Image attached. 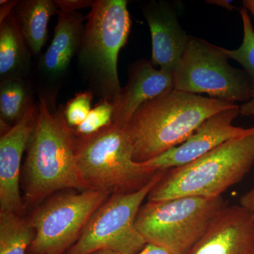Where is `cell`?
Segmentation results:
<instances>
[{
    "label": "cell",
    "mask_w": 254,
    "mask_h": 254,
    "mask_svg": "<svg viewBox=\"0 0 254 254\" xmlns=\"http://www.w3.org/2000/svg\"><path fill=\"white\" fill-rule=\"evenodd\" d=\"M168 170H158L148 183L131 192H115L95 210L77 242L65 254H93L110 251L137 254L147 242L136 226L142 203Z\"/></svg>",
    "instance_id": "cell-7"
},
{
    "label": "cell",
    "mask_w": 254,
    "mask_h": 254,
    "mask_svg": "<svg viewBox=\"0 0 254 254\" xmlns=\"http://www.w3.org/2000/svg\"><path fill=\"white\" fill-rule=\"evenodd\" d=\"M58 8L51 0L18 1L12 14L31 54L41 53L48 38L50 18L58 14Z\"/></svg>",
    "instance_id": "cell-16"
},
{
    "label": "cell",
    "mask_w": 254,
    "mask_h": 254,
    "mask_svg": "<svg viewBox=\"0 0 254 254\" xmlns=\"http://www.w3.org/2000/svg\"><path fill=\"white\" fill-rule=\"evenodd\" d=\"M224 48L190 36L173 72L174 89L208 95L227 103H245L252 95V83L245 70L229 63Z\"/></svg>",
    "instance_id": "cell-8"
},
{
    "label": "cell",
    "mask_w": 254,
    "mask_h": 254,
    "mask_svg": "<svg viewBox=\"0 0 254 254\" xmlns=\"http://www.w3.org/2000/svg\"><path fill=\"white\" fill-rule=\"evenodd\" d=\"M240 205L250 211L254 216V187L241 196Z\"/></svg>",
    "instance_id": "cell-25"
},
{
    "label": "cell",
    "mask_w": 254,
    "mask_h": 254,
    "mask_svg": "<svg viewBox=\"0 0 254 254\" xmlns=\"http://www.w3.org/2000/svg\"><path fill=\"white\" fill-rule=\"evenodd\" d=\"M186 254H254V215L240 205H227Z\"/></svg>",
    "instance_id": "cell-13"
},
{
    "label": "cell",
    "mask_w": 254,
    "mask_h": 254,
    "mask_svg": "<svg viewBox=\"0 0 254 254\" xmlns=\"http://www.w3.org/2000/svg\"><path fill=\"white\" fill-rule=\"evenodd\" d=\"M242 4H243V7L250 11L254 16V0H244L242 1Z\"/></svg>",
    "instance_id": "cell-28"
},
{
    "label": "cell",
    "mask_w": 254,
    "mask_h": 254,
    "mask_svg": "<svg viewBox=\"0 0 254 254\" xmlns=\"http://www.w3.org/2000/svg\"><path fill=\"white\" fill-rule=\"evenodd\" d=\"M18 2V1L1 0L0 1V23L12 14L15 6H16Z\"/></svg>",
    "instance_id": "cell-24"
},
{
    "label": "cell",
    "mask_w": 254,
    "mask_h": 254,
    "mask_svg": "<svg viewBox=\"0 0 254 254\" xmlns=\"http://www.w3.org/2000/svg\"><path fill=\"white\" fill-rule=\"evenodd\" d=\"M232 1H229V0H209V1H206L207 4L221 6V7L229 10V11H233V10L237 9V8L232 4Z\"/></svg>",
    "instance_id": "cell-27"
},
{
    "label": "cell",
    "mask_w": 254,
    "mask_h": 254,
    "mask_svg": "<svg viewBox=\"0 0 254 254\" xmlns=\"http://www.w3.org/2000/svg\"><path fill=\"white\" fill-rule=\"evenodd\" d=\"M76 137L63 108L52 110L39 96L38 113L24 164V197L29 204L66 189L90 190L82 178L76 158Z\"/></svg>",
    "instance_id": "cell-2"
},
{
    "label": "cell",
    "mask_w": 254,
    "mask_h": 254,
    "mask_svg": "<svg viewBox=\"0 0 254 254\" xmlns=\"http://www.w3.org/2000/svg\"><path fill=\"white\" fill-rule=\"evenodd\" d=\"M239 115L238 105L215 114L203 122L182 144L143 163L154 171L180 168L194 161L225 142L253 134L254 127L243 128L232 125Z\"/></svg>",
    "instance_id": "cell-10"
},
{
    "label": "cell",
    "mask_w": 254,
    "mask_h": 254,
    "mask_svg": "<svg viewBox=\"0 0 254 254\" xmlns=\"http://www.w3.org/2000/svg\"><path fill=\"white\" fill-rule=\"evenodd\" d=\"M173 89V73L156 69L149 60H138L128 67L126 86L113 103V124L126 128L142 105Z\"/></svg>",
    "instance_id": "cell-15"
},
{
    "label": "cell",
    "mask_w": 254,
    "mask_h": 254,
    "mask_svg": "<svg viewBox=\"0 0 254 254\" xmlns=\"http://www.w3.org/2000/svg\"><path fill=\"white\" fill-rule=\"evenodd\" d=\"M137 254H172L168 251L158 247V246L153 245V244L147 243L144 248L138 252Z\"/></svg>",
    "instance_id": "cell-26"
},
{
    "label": "cell",
    "mask_w": 254,
    "mask_h": 254,
    "mask_svg": "<svg viewBox=\"0 0 254 254\" xmlns=\"http://www.w3.org/2000/svg\"><path fill=\"white\" fill-rule=\"evenodd\" d=\"M254 164V133L225 142L188 165L168 170L148 200L222 196L242 181Z\"/></svg>",
    "instance_id": "cell-4"
},
{
    "label": "cell",
    "mask_w": 254,
    "mask_h": 254,
    "mask_svg": "<svg viewBox=\"0 0 254 254\" xmlns=\"http://www.w3.org/2000/svg\"><path fill=\"white\" fill-rule=\"evenodd\" d=\"M76 158L90 190L134 191L158 172L134 161L128 131L113 123L90 136L76 137Z\"/></svg>",
    "instance_id": "cell-5"
},
{
    "label": "cell",
    "mask_w": 254,
    "mask_h": 254,
    "mask_svg": "<svg viewBox=\"0 0 254 254\" xmlns=\"http://www.w3.org/2000/svg\"><path fill=\"white\" fill-rule=\"evenodd\" d=\"M34 104L31 88L24 78H6L0 84V118L1 123H18Z\"/></svg>",
    "instance_id": "cell-19"
},
{
    "label": "cell",
    "mask_w": 254,
    "mask_h": 254,
    "mask_svg": "<svg viewBox=\"0 0 254 254\" xmlns=\"http://www.w3.org/2000/svg\"><path fill=\"white\" fill-rule=\"evenodd\" d=\"M58 10H66V11H77L78 9L91 7L94 1L90 0H55Z\"/></svg>",
    "instance_id": "cell-23"
},
{
    "label": "cell",
    "mask_w": 254,
    "mask_h": 254,
    "mask_svg": "<svg viewBox=\"0 0 254 254\" xmlns=\"http://www.w3.org/2000/svg\"><path fill=\"white\" fill-rule=\"evenodd\" d=\"M93 93L90 90L81 92L69 100L63 108L65 120L71 128L81 125L91 112Z\"/></svg>",
    "instance_id": "cell-22"
},
{
    "label": "cell",
    "mask_w": 254,
    "mask_h": 254,
    "mask_svg": "<svg viewBox=\"0 0 254 254\" xmlns=\"http://www.w3.org/2000/svg\"><path fill=\"white\" fill-rule=\"evenodd\" d=\"M91 8L77 55L78 66L90 91L114 103L122 89L118 55L131 30L127 1L96 0Z\"/></svg>",
    "instance_id": "cell-3"
},
{
    "label": "cell",
    "mask_w": 254,
    "mask_h": 254,
    "mask_svg": "<svg viewBox=\"0 0 254 254\" xmlns=\"http://www.w3.org/2000/svg\"><path fill=\"white\" fill-rule=\"evenodd\" d=\"M93 254H118L115 253V252H110V251H100V252H97Z\"/></svg>",
    "instance_id": "cell-29"
},
{
    "label": "cell",
    "mask_w": 254,
    "mask_h": 254,
    "mask_svg": "<svg viewBox=\"0 0 254 254\" xmlns=\"http://www.w3.org/2000/svg\"><path fill=\"white\" fill-rule=\"evenodd\" d=\"M54 36L38 63V76L41 83L39 96L46 98L55 110V95L67 72L73 57L78 55L84 31L86 16L78 11L58 10Z\"/></svg>",
    "instance_id": "cell-11"
},
{
    "label": "cell",
    "mask_w": 254,
    "mask_h": 254,
    "mask_svg": "<svg viewBox=\"0 0 254 254\" xmlns=\"http://www.w3.org/2000/svg\"><path fill=\"white\" fill-rule=\"evenodd\" d=\"M31 53L11 14L0 23V76L24 78L29 72Z\"/></svg>",
    "instance_id": "cell-17"
},
{
    "label": "cell",
    "mask_w": 254,
    "mask_h": 254,
    "mask_svg": "<svg viewBox=\"0 0 254 254\" xmlns=\"http://www.w3.org/2000/svg\"><path fill=\"white\" fill-rule=\"evenodd\" d=\"M152 41L151 63L173 73L190 36L184 31L175 8L166 1H151L142 6Z\"/></svg>",
    "instance_id": "cell-14"
},
{
    "label": "cell",
    "mask_w": 254,
    "mask_h": 254,
    "mask_svg": "<svg viewBox=\"0 0 254 254\" xmlns=\"http://www.w3.org/2000/svg\"><path fill=\"white\" fill-rule=\"evenodd\" d=\"M38 113V103H34L0 138V211H11L21 215L24 210L20 193V170Z\"/></svg>",
    "instance_id": "cell-12"
},
{
    "label": "cell",
    "mask_w": 254,
    "mask_h": 254,
    "mask_svg": "<svg viewBox=\"0 0 254 254\" xmlns=\"http://www.w3.org/2000/svg\"><path fill=\"white\" fill-rule=\"evenodd\" d=\"M237 104L173 91L142 105L127 125L133 160L144 163L182 144L207 119Z\"/></svg>",
    "instance_id": "cell-1"
},
{
    "label": "cell",
    "mask_w": 254,
    "mask_h": 254,
    "mask_svg": "<svg viewBox=\"0 0 254 254\" xmlns=\"http://www.w3.org/2000/svg\"><path fill=\"white\" fill-rule=\"evenodd\" d=\"M227 205L222 196H185L148 200L137 215L136 226L147 243L172 254H186L203 237L220 210Z\"/></svg>",
    "instance_id": "cell-6"
},
{
    "label": "cell",
    "mask_w": 254,
    "mask_h": 254,
    "mask_svg": "<svg viewBox=\"0 0 254 254\" xmlns=\"http://www.w3.org/2000/svg\"><path fill=\"white\" fill-rule=\"evenodd\" d=\"M240 11L244 33L242 45L235 50L224 48V51L229 59L242 65L250 78L252 86V98L240 105V115L254 118V28L249 11L245 7L241 8Z\"/></svg>",
    "instance_id": "cell-20"
},
{
    "label": "cell",
    "mask_w": 254,
    "mask_h": 254,
    "mask_svg": "<svg viewBox=\"0 0 254 254\" xmlns=\"http://www.w3.org/2000/svg\"><path fill=\"white\" fill-rule=\"evenodd\" d=\"M108 190H87L53 197L28 219L36 231L27 254H65L77 242Z\"/></svg>",
    "instance_id": "cell-9"
},
{
    "label": "cell",
    "mask_w": 254,
    "mask_h": 254,
    "mask_svg": "<svg viewBox=\"0 0 254 254\" xmlns=\"http://www.w3.org/2000/svg\"><path fill=\"white\" fill-rule=\"evenodd\" d=\"M36 231L29 220L11 211H0V254H27Z\"/></svg>",
    "instance_id": "cell-18"
},
{
    "label": "cell",
    "mask_w": 254,
    "mask_h": 254,
    "mask_svg": "<svg viewBox=\"0 0 254 254\" xmlns=\"http://www.w3.org/2000/svg\"><path fill=\"white\" fill-rule=\"evenodd\" d=\"M115 105L113 102L101 99L91 110L81 125L72 128L75 136H90L113 123Z\"/></svg>",
    "instance_id": "cell-21"
}]
</instances>
